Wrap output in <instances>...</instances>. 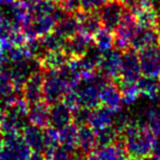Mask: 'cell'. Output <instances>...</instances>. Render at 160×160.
Instances as JSON below:
<instances>
[{
  "label": "cell",
  "instance_id": "6",
  "mask_svg": "<svg viewBox=\"0 0 160 160\" xmlns=\"http://www.w3.org/2000/svg\"><path fill=\"white\" fill-rule=\"evenodd\" d=\"M126 7L121 0H109L98 11L101 23L104 29L114 32L121 23Z\"/></svg>",
  "mask_w": 160,
  "mask_h": 160
},
{
  "label": "cell",
  "instance_id": "11",
  "mask_svg": "<svg viewBox=\"0 0 160 160\" xmlns=\"http://www.w3.org/2000/svg\"><path fill=\"white\" fill-rule=\"evenodd\" d=\"M43 83L44 71L40 70L33 72L27 80L22 89V96L29 104L43 100Z\"/></svg>",
  "mask_w": 160,
  "mask_h": 160
},
{
  "label": "cell",
  "instance_id": "36",
  "mask_svg": "<svg viewBox=\"0 0 160 160\" xmlns=\"http://www.w3.org/2000/svg\"><path fill=\"white\" fill-rule=\"evenodd\" d=\"M20 1H21L22 3H24L25 6H28V8H29L30 6L33 5V3L35 2L36 0H20Z\"/></svg>",
  "mask_w": 160,
  "mask_h": 160
},
{
  "label": "cell",
  "instance_id": "12",
  "mask_svg": "<svg viewBox=\"0 0 160 160\" xmlns=\"http://www.w3.org/2000/svg\"><path fill=\"white\" fill-rule=\"evenodd\" d=\"M159 44V31L155 28H144L137 25L132 38L131 47L139 52L147 47Z\"/></svg>",
  "mask_w": 160,
  "mask_h": 160
},
{
  "label": "cell",
  "instance_id": "14",
  "mask_svg": "<svg viewBox=\"0 0 160 160\" xmlns=\"http://www.w3.org/2000/svg\"><path fill=\"white\" fill-rule=\"evenodd\" d=\"M75 14L79 21L80 33L93 38V36L102 29V23L98 12H86L80 10Z\"/></svg>",
  "mask_w": 160,
  "mask_h": 160
},
{
  "label": "cell",
  "instance_id": "15",
  "mask_svg": "<svg viewBox=\"0 0 160 160\" xmlns=\"http://www.w3.org/2000/svg\"><path fill=\"white\" fill-rule=\"evenodd\" d=\"M137 25L144 28H155L159 25V13L158 10L150 6L137 5L132 9Z\"/></svg>",
  "mask_w": 160,
  "mask_h": 160
},
{
  "label": "cell",
  "instance_id": "13",
  "mask_svg": "<svg viewBox=\"0 0 160 160\" xmlns=\"http://www.w3.org/2000/svg\"><path fill=\"white\" fill-rule=\"evenodd\" d=\"M49 115H51V105L44 100L29 104L28 118L31 124L36 125L41 128H46L49 126Z\"/></svg>",
  "mask_w": 160,
  "mask_h": 160
},
{
  "label": "cell",
  "instance_id": "32",
  "mask_svg": "<svg viewBox=\"0 0 160 160\" xmlns=\"http://www.w3.org/2000/svg\"><path fill=\"white\" fill-rule=\"evenodd\" d=\"M72 118H71V123L76 125L77 127L89 125L90 116H91V110L85 107H79L78 109L71 111Z\"/></svg>",
  "mask_w": 160,
  "mask_h": 160
},
{
  "label": "cell",
  "instance_id": "42",
  "mask_svg": "<svg viewBox=\"0 0 160 160\" xmlns=\"http://www.w3.org/2000/svg\"><path fill=\"white\" fill-rule=\"evenodd\" d=\"M0 160H1V152H0Z\"/></svg>",
  "mask_w": 160,
  "mask_h": 160
},
{
  "label": "cell",
  "instance_id": "28",
  "mask_svg": "<svg viewBox=\"0 0 160 160\" xmlns=\"http://www.w3.org/2000/svg\"><path fill=\"white\" fill-rule=\"evenodd\" d=\"M56 7H57V3L54 2L53 0H36L33 5L29 7V12L32 18L49 16V14H53Z\"/></svg>",
  "mask_w": 160,
  "mask_h": 160
},
{
  "label": "cell",
  "instance_id": "5",
  "mask_svg": "<svg viewBox=\"0 0 160 160\" xmlns=\"http://www.w3.org/2000/svg\"><path fill=\"white\" fill-rule=\"evenodd\" d=\"M142 76V68H140L138 52L133 49L132 47L122 52L118 80L126 81V82H137Z\"/></svg>",
  "mask_w": 160,
  "mask_h": 160
},
{
  "label": "cell",
  "instance_id": "3",
  "mask_svg": "<svg viewBox=\"0 0 160 160\" xmlns=\"http://www.w3.org/2000/svg\"><path fill=\"white\" fill-rule=\"evenodd\" d=\"M44 71V83H43V100L49 105L60 102L65 93L69 90L65 80L60 77L58 70Z\"/></svg>",
  "mask_w": 160,
  "mask_h": 160
},
{
  "label": "cell",
  "instance_id": "20",
  "mask_svg": "<svg viewBox=\"0 0 160 160\" xmlns=\"http://www.w3.org/2000/svg\"><path fill=\"white\" fill-rule=\"evenodd\" d=\"M54 32L64 38L65 40L72 38L79 32V21L75 13H68L62 20L57 21L54 28Z\"/></svg>",
  "mask_w": 160,
  "mask_h": 160
},
{
  "label": "cell",
  "instance_id": "21",
  "mask_svg": "<svg viewBox=\"0 0 160 160\" xmlns=\"http://www.w3.org/2000/svg\"><path fill=\"white\" fill-rule=\"evenodd\" d=\"M78 148L86 156L97 148V132L90 125L78 127Z\"/></svg>",
  "mask_w": 160,
  "mask_h": 160
},
{
  "label": "cell",
  "instance_id": "7",
  "mask_svg": "<svg viewBox=\"0 0 160 160\" xmlns=\"http://www.w3.org/2000/svg\"><path fill=\"white\" fill-rule=\"evenodd\" d=\"M142 72L158 78L160 75V43L138 52Z\"/></svg>",
  "mask_w": 160,
  "mask_h": 160
},
{
  "label": "cell",
  "instance_id": "44",
  "mask_svg": "<svg viewBox=\"0 0 160 160\" xmlns=\"http://www.w3.org/2000/svg\"><path fill=\"white\" fill-rule=\"evenodd\" d=\"M0 113H1V112H0Z\"/></svg>",
  "mask_w": 160,
  "mask_h": 160
},
{
  "label": "cell",
  "instance_id": "4",
  "mask_svg": "<svg viewBox=\"0 0 160 160\" xmlns=\"http://www.w3.org/2000/svg\"><path fill=\"white\" fill-rule=\"evenodd\" d=\"M1 160H29L33 151L30 149L22 134L3 135V146L0 150Z\"/></svg>",
  "mask_w": 160,
  "mask_h": 160
},
{
  "label": "cell",
  "instance_id": "29",
  "mask_svg": "<svg viewBox=\"0 0 160 160\" xmlns=\"http://www.w3.org/2000/svg\"><path fill=\"white\" fill-rule=\"evenodd\" d=\"M118 134L120 133L116 131V128L113 125L97 131V148H101V147L114 144L115 140L118 139Z\"/></svg>",
  "mask_w": 160,
  "mask_h": 160
},
{
  "label": "cell",
  "instance_id": "43",
  "mask_svg": "<svg viewBox=\"0 0 160 160\" xmlns=\"http://www.w3.org/2000/svg\"><path fill=\"white\" fill-rule=\"evenodd\" d=\"M158 78H159V81H160V75H159V77H158Z\"/></svg>",
  "mask_w": 160,
  "mask_h": 160
},
{
  "label": "cell",
  "instance_id": "23",
  "mask_svg": "<svg viewBox=\"0 0 160 160\" xmlns=\"http://www.w3.org/2000/svg\"><path fill=\"white\" fill-rule=\"evenodd\" d=\"M137 88L140 92V96H145L151 101L156 100L158 91L160 89V81L159 78L150 77V76L142 75L136 82Z\"/></svg>",
  "mask_w": 160,
  "mask_h": 160
},
{
  "label": "cell",
  "instance_id": "30",
  "mask_svg": "<svg viewBox=\"0 0 160 160\" xmlns=\"http://www.w3.org/2000/svg\"><path fill=\"white\" fill-rule=\"evenodd\" d=\"M41 42H42L44 48L46 49V52H57L64 49L66 40L53 31L46 35L42 36Z\"/></svg>",
  "mask_w": 160,
  "mask_h": 160
},
{
  "label": "cell",
  "instance_id": "16",
  "mask_svg": "<svg viewBox=\"0 0 160 160\" xmlns=\"http://www.w3.org/2000/svg\"><path fill=\"white\" fill-rule=\"evenodd\" d=\"M22 137L33 152H44L45 140H44V128L33 125L30 123L22 131Z\"/></svg>",
  "mask_w": 160,
  "mask_h": 160
},
{
  "label": "cell",
  "instance_id": "17",
  "mask_svg": "<svg viewBox=\"0 0 160 160\" xmlns=\"http://www.w3.org/2000/svg\"><path fill=\"white\" fill-rule=\"evenodd\" d=\"M116 112L118 111L111 109V108L101 104L100 107L91 110L89 125L96 132L104 128V127L111 126V125H113L114 116H115Z\"/></svg>",
  "mask_w": 160,
  "mask_h": 160
},
{
  "label": "cell",
  "instance_id": "26",
  "mask_svg": "<svg viewBox=\"0 0 160 160\" xmlns=\"http://www.w3.org/2000/svg\"><path fill=\"white\" fill-rule=\"evenodd\" d=\"M114 82L120 88L121 93H122V101L125 105H133L139 99L140 92L136 82H126V81H122L118 79Z\"/></svg>",
  "mask_w": 160,
  "mask_h": 160
},
{
  "label": "cell",
  "instance_id": "27",
  "mask_svg": "<svg viewBox=\"0 0 160 160\" xmlns=\"http://www.w3.org/2000/svg\"><path fill=\"white\" fill-rule=\"evenodd\" d=\"M93 43L101 53H105L114 47V33L103 28L93 36Z\"/></svg>",
  "mask_w": 160,
  "mask_h": 160
},
{
  "label": "cell",
  "instance_id": "10",
  "mask_svg": "<svg viewBox=\"0 0 160 160\" xmlns=\"http://www.w3.org/2000/svg\"><path fill=\"white\" fill-rule=\"evenodd\" d=\"M92 45L93 38L78 32L72 38L66 40L62 51L68 56L69 59H79L89 51Z\"/></svg>",
  "mask_w": 160,
  "mask_h": 160
},
{
  "label": "cell",
  "instance_id": "9",
  "mask_svg": "<svg viewBox=\"0 0 160 160\" xmlns=\"http://www.w3.org/2000/svg\"><path fill=\"white\" fill-rule=\"evenodd\" d=\"M121 58H122V52L118 49H110L105 53H102L98 71L108 80L111 81L118 80L120 76Z\"/></svg>",
  "mask_w": 160,
  "mask_h": 160
},
{
  "label": "cell",
  "instance_id": "31",
  "mask_svg": "<svg viewBox=\"0 0 160 160\" xmlns=\"http://www.w3.org/2000/svg\"><path fill=\"white\" fill-rule=\"evenodd\" d=\"M85 159H86V155L79 148L71 151L58 146L46 160H85Z\"/></svg>",
  "mask_w": 160,
  "mask_h": 160
},
{
  "label": "cell",
  "instance_id": "25",
  "mask_svg": "<svg viewBox=\"0 0 160 160\" xmlns=\"http://www.w3.org/2000/svg\"><path fill=\"white\" fill-rule=\"evenodd\" d=\"M55 25H56V21L52 14H49V16L38 17V18H32L31 20L32 30H33L34 34L38 38H42V36L53 32Z\"/></svg>",
  "mask_w": 160,
  "mask_h": 160
},
{
  "label": "cell",
  "instance_id": "19",
  "mask_svg": "<svg viewBox=\"0 0 160 160\" xmlns=\"http://www.w3.org/2000/svg\"><path fill=\"white\" fill-rule=\"evenodd\" d=\"M122 93L114 81H108L101 90V104L118 111L122 109Z\"/></svg>",
  "mask_w": 160,
  "mask_h": 160
},
{
  "label": "cell",
  "instance_id": "8",
  "mask_svg": "<svg viewBox=\"0 0 160 160\" xmlns=\"http://www.w3.org/2000/svg\"><path fill=\"white\" fill-rule=\"evenodd\" d=\"M133 116L139 124L148 127L155 136L160 135V105L158 103L142 105Z\"/></svg>",
  "mask_w": 160,
  "mask_h": 160
},
{
  "label": "cell",
  "instance_id": "24",
  "mask_svg": "<svg viewBox=\"0 0 160 160\" xmlns=\"http://www.w3.org/2000/svg\"><path fill=\"white\" fill-rule=\"evenodd\" d=\"M59 134V146L67 150H76L78 148V127L70 123L60 131Z\"/></svg>",
  "mask_w": 160,
  "mask_h": 160
},
{
  "label": "cell",
  "instance_id": "40",
  "mask_svg": "<svg viewBox=\"0 0 160 160\" xmlns=\"http://www.w3.org/2000/svg\"><path fill=\"white\" fill-rule=\"evenodd\" d=\"M144 160H160V158H156V157H152V156H148V157L145 158Z\"/></svg>",
  "mask_w": 160,
  "mask_h": 160
},
{
  "label": "cell",
  "instance_id": "22",
  "mask_svg": "<svg viewBox=\"0 0 160 160\" xmlns=\"http://www.w3.org/2000/svg\"><path fill=\"white\" fill-rule=\"evenodd\" d=\"M69 57L64 53V51L46 52L45 55L40 59L42 70H57L60 67L69 62Z\"/></svg>",
  "mask_w": 160,
  "mask_h": 160
},
{
  "label": "cell",
  "instance_id": "37",
  "mask_svg": "<svg viewBox=\"0 0 160 160\" xmlns=\"http://www.w3.org/2000/svg\"><path fill=\"white\" fill-rule=\"evenodd\" d=\"M3 56H5V53H3L2 46H1V43H0V62H2V59H3Z\"/></svg>",
  "mask_w": 160,
  "mask_h": 160
},
{
  "label": "cell",
  "instance_id": "41",
  "mask_svg": "<svg viewBox=\"0 0 160 160\" xmlns=\"http://www.w3.org/2000/svg\"><path fill=\"white\" fill-rule=\"evenodd\" d=\"M125 160H144V159H137V158H132V157H127Z\"/></svg>",
  "mask_w": 160,
  "mask_h": 160
},
{
  "label": "cell",
  "instance_id": "33",
  "mask_svg": "<svg viewBox=\"0 0 160 160\" xmlns=\"http://www.w3.org/2000/svg\"><path fill=\"white\" fill-rule=\"evenodd\" d=\"M62 102L64 103L67 108H69L71 111H73V110H76L79 107H81V104H80V100H79V96H78V93H77V91H76L75 88H73V89H69L68 91L65 93Z\"/></svg>",
  "mask_w": 160,
  "mask_h": 160
},
{
  "label": "cell",
  "instance_id": "34",
  "mask_svg": "<svg viewBox=\"0 0 160 160\" xmlns=\"http://www.w3.org/2000/svg\"><path fill=\"white\" fill-rule=\"evenodd\" d=\"M109 0H81L80 10L86 12H98Z\"/></svg>",
  "mask_w": 160,
  "mask_h": 160
},
{
  "label": "cell",
  "instance_id": "18",
  "mask_svg": "<svg viewBox=\"0 0 160 160\" xmlns=\"http://www.w3.org/2000/svg\"><path fill=\"white\" fill-rule=\"evenodd\" d=\"M71 110L67 108L60 101L55 104L51 105V115H49V126L60 131L65 126L71 123Z\"/></svg>",
  "mask_w": 160,
  "mask_h": 160
},
{
  "label": "cell",
  "instance_id": "1",
  "mask_svg": "<svg viewBox=\"0 0 160 160\" xmlns=\"http://www.w3.org/2000/svg\"><path fill=\"white\" fill-rule=\"evenodd\" d=\"M120 134L124 140V146L128 157L145 159L150 156L157 138L148 127L134 120Z\"/></svg>",
  "mask_w": 160,
  "mask_h": 160
},
{
  "label": "cell",
  "instance_id": "2",
  "mask_svg": "<svg viewBox=\"0 0 160 160\" xmlns=\"http://www.w3.org/2000/svg\"><path fill=\"white\" fill-rule=\"evenodd\" d=\"M110 81L99 71L87 78H81L75 88L79 96L81 107L93 110L101 105V90L103 86Z\"/></svg>",
  "mask_w": 160,
  "mask_h": 160
},
{
  "label": "cell",
  "instance_id": "35",
  "mask_svg": "<svg viewBox=\"0 0 160 160\" xmlns=\"http://www.w3.org/2000/svg\"><path fill=\"white\" fill-rule=\"evenodd\" d=\"M80 1L81 0H65L60 6L69 13H76L80 11Z\"/></svg>",
  "mask_w": 160,
  "mask_h": 160
},
{
  "label": "cell",
  "instance_id": "38",
  "mask_svg": "<svg viewBox=\"0 0 160 160\" xmlns=\"http://www.w3.org/2000/svg\"><path fill=\"white\" fill-rule=\"evenodd\" d=\"M2 146H3V134L0 131V150H1Z\"/></svg>",
  "mask_w": 160,
  "mask_h": 160
},
{
  "label": "cell",
  "instance_id": "39",
  "mask_svg": "<svg viewBox=\"0 0 160 160\" xmlns=\"http://www.w3.org/2000/svg\"><path fill=\"white\" fill-rule=\"evenodd\" d=\"M155 101H157V103L160 105V89H159V91H158L157 96H156V100Z\"/></svg>",
  "mask_w": 160,
  "mask_h": 160
}]
</instances>
